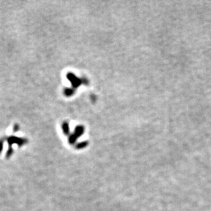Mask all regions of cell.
<instances>
[{
    "label": "cell",
    "instance_id": "obj_5",
    "mask_svg": "<svg viewBox=\"0 0 211 211\" xmlns=\"http://www.w3.org/2000/svg\"><path fill=\"white\" fill-rule=\"evenodd\" d=\"M14 153V150H13V148H12V146H9V148H8V150L7 152H6V159H8L9 158H10L12 154H13Z\"/></svg>",
    "mask_w": 211,
    "mask_h": 211
},
{
    "label": "cell",
    "instance_id": "obj_4",
    "mask_svg": "<svg viewBox=\"0 0 211 211\" xmlns=\"http://www.w3.org/2000/svg\"><path fill=\"white\" fill-rule=\"evenodd\" d=\"M83 133V128L82 126H77L75 130V133H74V135L76 136V137H79L80 135H81Z\"/></svg>",
    "mask_w": 211,
    "mask_h": 211
},
{
    "label": "cell",
    "instance_id": "obj_9",
    "mask_svg": "<svg viewBox=\"0 0 211 211\" xmlns=\"http://www.w3.org/2000/svg\"><path fill=\"white\" fill-rule=\"evenodd\" d=\"M4 139H0V154L2 153L3 149H4Z\"/></svg>",
    "mask_w": 211,
    "mask_h": 211
},
{
    "label": "cell",
    "instance_id": "obj_7",
    "mask_svg": "<svg viewBox=\"0 0 211 211\" xmlns=\"http://www.w3.org/2000/svg\"><path fill=\"white\" fill-rule=\"evenodd\" d=\"M76 139H77V137H76V136L75 135H74V134L71 135L69 137V144H73L74 143L76 142Z\"/></svg>",
    "mask_w": 211,
    "mask_h": 211
},
{
    "label": "cell",
    "instance_id": "obj_3",
    "mask_svg": "<svg viewBox=\"0 0 211 211\" xmlns=\"http://www.w3.org/2000/svg\"><path fill=\"white\" fill-rule=\"evenodd\" d=\"M62 129H63V133H64V135H68L69 134V124L67 122H64L63 123V125H62Z\"/></svg>",
    "mask_w": 211,
    "mask_h": 211
},
{
    "label": "cell",
    "instance_id": "obj_6",
    "mask_svg": "<svg viewBox=\"0 0 211 211\" xmlns=\"http://www.w3.org/2000/svg\"><path fill=\"white\" fill-rule=\"evenodd\" d=\"M73 92H74V91L72 89L66 88L64 91V94H65V96H67V97H70V96L73 95Z\"/></svg>",
    "mask_w": 211,
    "mask_h": 211
},
{
    "label": "cell",
    "instance_id": "obj_10",
    "mask_svg": "<svg viewBox=\"0 0 211 211\" xmlns=\"http://www.w3.org/2000/svg\"><path fill=\"white\" fill-rule=\"evenodd\" d=\"M19 125H17V124H15V125L13 126L12 131H13L14 133H17V131H19Z\"/></svg>",
    "mask_w": 211,
    "mask_h": 211
},
{
    "label": "cell",
    "instance_id": "obj_1",
    "mask_svg": "<svg viewBox=\"0 0 211 211\" xmlns=\"http://www.w3.org/2000/svg\"><path fill=\"white\" fill-rule=\"evenodd\" d=\"M6 141H7L9 146H12V144H17L19 146H22L28 142L27 139L19 137L17 136H10L6 139Z\"/></svg>",
    "mask_w": 211,
    "mask_h": 211
},
{
    "label": "cell",
    "instance_id": "obj_8",
    "mask_svg": "<svg viewBox=\"0 0 211 211\" xmlns=\"http://www.w3.org/2000/svg\"><path fill=\"white\" fill-rule=\"evenodd\" d=\"M86 145H87V142H81V143H80V144H77L76 145V148L77 149H80V148H85L86 146Z\"/></svg>",
    "mask_w": 211,
    "mask_h": 211
},
{
    "label": "cell",
    "instance_id": "obj_2",
    "mask_svg": "<svg viewBox=\"0 0 211 211\" xmlns=\"http://www.w3.org/2000/svg\"><path fill=\"white\" fill-rule=\"evenodd\" d=\"M67 77L71 82V83H72V86L74 88H76L77 86H79L80 85V80L79 79H77L73 73H67Z\"/></svg>",
    "mask_w": 211,
    "mask_h": 211
}]
</instances>
